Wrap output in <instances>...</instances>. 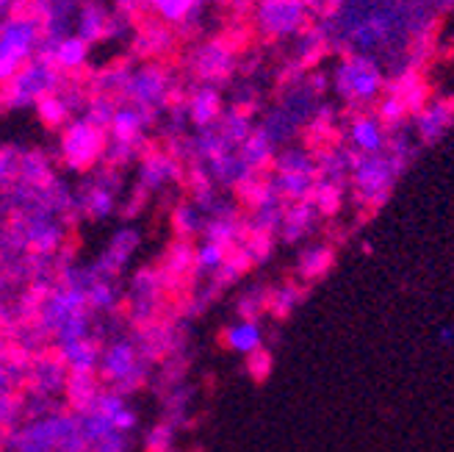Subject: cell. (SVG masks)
<instances>
[{
	"label": "cell",
	"instance_id": "603a6c76",
	"mask_svg": "<svg viewBox=\"0 0 454 452\" xmlns=\"http://www.w3.org/2000/svg\"><path fill=\"white\" fill-rule=\"evenodd\" d=\"M335 266V250L330 244H316L300 256V275L305 281H322Z\"/></svg>",
	"mask_w": 454,
	"mask_h": 452
},
{
	"label": "cell",
	"instance_id": "f546056e",
	"mask_svg": "<svg viewBox=\"0 0 454 452\" xmlns=\"http://www.w3.org/2000/svg\"><path fill=\"white\" fill-rule=\"evenodd\" d=\"M224 244H219V242H206L197 250V261L202 264V266H208V269H216V266H222L224 264Z\"/></svg>",
	"mask_w": 454,
	"mask_h": 452
},
{
	"label": "cell",
	"instance_id": "e0dca14e",
	"mask_svg": "<svg viewBox=\"0 0 454 452\" xmlns=\"http://www.w3.org/2000/svg\"><path fill=\"white\" fill-rule=\"evenodd\" d=\"M206 0H150V12L169 28H194Z\"/></svg>",
	"mask_w": 454,
	"mask_h": 452
},
{
	"label": "cell",
	"instance_id": "30bf717a",
	"mask_svg": "<svg viewBox=\"0 0 454 452\" xmlns=\"http://www.w3.org/2000/svg\"><path fill=\"white\" fill-rule=\"evenodd\" d=\"M89 44L75 36L73 31L56 39V42H42V48H39V56L44 59H51L56 70L64 75V78H78L83 70H86V64H89Z\"/></svg>",
	"mask_w": 454,
	"mask_h": 452
},
{
	"label": "cell",
	"instance_id": "ffe728a7",
	"mask_svg": "<svg viewBox=\"0 0 454 452\" xmlns=\"http://www.w3.org/2000/svg\"><path fill=\"white\" fill-rule=\"evenodd\" d=\"M316 217L319 211L313 209L310 200H300V202H291V206L283 211V222H280V231H283V239L286 242H297L302 239L313 225H316Z\"/></svg>",
	"mask_w": 454,
	"mask_h": 452
},
{
	"label": "cell",
	"instance_id": "4fadbf2b",
	"mask_svg": "<svg viewBox=\"0 0 454 452\" xmlns=\"http://www.w3.org/2000/svg\"><path fill=\"white\" fill-rule=\"evenodd\" d=\"M347 139H349V150L357 155H374L385 150V139H388V131L377 120V115H369V111H357V115L349 120L347 128Z\"/></svg>",
	"mask_w": 454,
	"mask_h": 452
},
{
	"label": "cell",
	"instance_id": "52a82bcc",
	"mask_svg": "<svg viewBox=\"0 0 454 452\" xmlns=\"http://www.w3.org/2000/svg\"><path fill=\"white\" fill-rule=\"evenodd\" d=\"M253 20L258 34L269 39H294L310 22V12L302 0H261L253 4Z\"/></svg>",
	"mask_w": 454,
	"mask_h": 452
},
{
	"label": "cell",
	"instance_id": "2e32d148",
	"mask_svg": "<svg viewBox=\"0 0 454 452\" xmlns=\"http://www.w3.org/2000/svg\"><path fill=\"white\" fill-rule=\"evenodd\" d=\"M172 44H175V31L164 26L161 20L142 22L139 34H136V53L145 56L147 61H161L164 56H169Z\"/></svg>",
	"mask_w": 454,
	"mask_h": 452
},
{
	"label": "cell",
	"instance_id": "7c38bea8",
	"mask_svg": "<svg viewBox=\"0 0 454 452\" xmlns=\"http://www.w3.org/2000/svg\"><path fill=\"white\" fill-rule=\"evenodd\" d=\"M184 111H186V120L197 128H208L219 120L222 115V106H224V98L219 92V86L214 83H194L189 92L184 95Z\"/></svg>",
	"mask_w": 454,
	"mask_h": 452
},
{
	"label": "cell",
	"instance_id": "f1b7e54d",
	"mask_svg": "<svg viewBox=\"0 0 454 452\" xmlns=\"http://www.w3.org/2000/svg\"><path fill=\"white\" fill-rule=\"evenodd\" d=\"M20 175V150L0 145V189H9Z\"/></svg>",
	"mask_w": 454,
	"mask_h": 452
},
{
	"label": "cell",
	"instance_id": "ba28073f",
	"mask_svg": "<svg viewBox=\"0 0 454 452\" xmlns=\"http://www.w3.org/2000/svg\"><path fill=\"white\" fill-rule=\"evenodd\" d=\"M239 67V53L227 39H206L192 48L186 59V73L197 83H214L219 86L227 81Z\"/></svg>",
	"mask_w": 454,
	"mask_h": 452
},
{
	"label": "cell",
	"instance_id": "8992f818",
	"mask_svg": "<svg viewBox=\"0 0 454 452\" xmlns=\"http://www.w3.org/2000/svg\"><path fill=\"white\" fill-rule=\"evenodd\" d=\"M108 142V133L98 125H92L86 117H73L61 128L59 139V155L70 170H89L95 167Z\"/></svg>",
	"mask_w": 454,
	"mask_h": 452
},
{
	"label": "cell",
	"instance_id": "d6986e66",
	"mask_svg": "<svg viewBox=\"0 0 454 452\" xmlns=\"http://www.w3.org/2000/svg\"><path fill=\"white\" fill-rule=\"evenodd\" d=\"M275 142H271L269 137H266V131L263 128H255L249 137L244 139V145L236 150L239 153V158L241 162L253 170V172H261V170H266L271 162H275Z\"/></svg>",
	"mask_w": 454,
	"mask_h": 452
},
{
	"label": "cell",
	"instance_id": "4dcf8cb0",
	"mask_svg": "<svg viewBox=\"0 0 454 452\" xmlns=\"http://www.w3.org/2000/svg\"><path fill=\"white\" fill-rule=\"evenodd\" d=\"M114 9L136 20V17L150 14V0H114Z\"/></svg>",
	"mask_w": 454,
	"mask_h": 452
},
{
	"label": "cell",
	"instance_id": "3957f363",
	"mask_svg": "<svg viewBox=\"0 0 454 452\" xmlns=\"http://www.w3.org/2000/svg\"><path fill=\"white\" fill-rule=\"evenodd\" d=\"M64 81L67 78L56 70L53 61L36 53L28 64H22L12 78L0 86V106L6 111L36 106L42 98L59 92Z\"/></svg>",
	"mask_w": 454,
	"mask_h": 452
},
{
	"label": "cell",
	"instance_id": "83f0119b",
	"mask_svg": "<svg viewBox=\"0 0 454 452\" xmlns=\"http://www.w3.org/2000/svg\"><path fill=\"white\" fill-rule=\"evenodd\" d=\"M172 225L177 234L194 236L206 222H202V211L197 206H192V202H180V206L172 211Z\"/></svg>",
	"mask_w": 454,
	"mask_h": 452
},
{
	"label": "cell",
	"instance_id": "836d02e7",
	"mask_svg": "<svg viewBox=\"0 0 454 452\" xmlns=\"http://www.w3.org/2000/svg\"><path fill=\"white\" fill-rule=\"evenodd\" d=\"M441 342H443V345H451V342H454V328L441 330Z\"/></svg>",
	"mask_w": 454,
	"mask_h": 452
},
{
	"label": "cell",
	"instance_id": "44dd1931",
	"mask_svg": "<svg viewBox=\"0 0 454 452\" xmlns=\"http://www.w3.org/2000/svg\"><path fill=\"white\" fill-rule=\"evenodd\" d=\"M20 184L26 186H34V189H42L48 186L53 180V164L51 158L44 155L42 150H26L20 153V175H17Z\"/></svg>",
	"mask_w": 454,
	"mask_h": 452
},
{
	"label": "cell",
	"instance_id": "d4e9b609",
	"mask_svg": "<svg viewBox=\"0 0 454 452\" xmlns=\"http://www.w3.org/2000/svg\"><path fill=\"white\" fill-rule=\"evenodd\" d=\"M407 117H411V111H407V106L396 95H391V92L380 95V100H377V120L385 125V131L404 128Z\"/></svg>",
	"mask_w": 454,
	"mask_h": 452
},
{
	"label": "cell",
	"instance_id": "5b68a950",
	"mask_svg": "<svg viewBox=\"0 0 454 452\" xmlns=\"http://www.w3.org/2000/svg\"><path fill=\"white\" fill-rule=\"evenodd\" d=\"M352 186H355V197L366 211H377L380 206H385V200L391 197V189L396 184V170L391 167L388 155L385 153H374V155H357L352 158Z\"/></svg>",
	"mask_w": 454,
	"mask_h": 452
},
{
	"label": "cell",
	"instance_id": "cb8c5ba5",
	"mask_svg": "<svg viewBox=\"0 0 454 452\" xmlns=\"http://www.w3.org/2000/svg\"><path fill=\"white\" fill-rule=\"evenodd\" d=\"M310 202L322 217H333L340 211V202H344V186L327 184V180H316V186L310 192Z\"/></svg>",
	"mask_w": 454,
	"mask_h": 452
},
{
	"label": "cell",
	"instance_id": "8fae6325",
	"mask_svg": "<svg viewBox=\"0 0 454 452\" xmlns=\"http://www.w3.org/2000/svg\"><path fill=\"white\" fill-rule=\"evenodd\" d=\"M413 123H416V137L421 139V145H435L454 125V98L427 100L413 115Z\"/></svg>",
	"mask_w": 454,
	"mask_h": 452
},
{
	"label": "cell",
	"instance_id": "ac0fdd59",
	"mask_svg": "<svg viewBox=\"0 0 454 452\" xmlns=\"http://www.w3.org/2000/svg\"><path fill=\"white\" fill-rule=\"evenodd\" d=\"M211 128L216 131V137L222 139V145H224L227 150H239V147L244 145V139L249 137V133L255 131L253 115H247V111H241V108H236V106L224 108L222 115H219V120H216Z\"/></svg>",
	"mask_w": 454,
	"mask_h": 452
},
{
	"label": "cell",
	"instance_id": "1f68e13d",
	"mask_svg": "<svg viewBox=\"0 0 454 452\" xmlns=\"http://www.w3.org/2000/svg\"><path fill=\"white\" fill-rule=\"evenodd\" d=\"M253 364H255V377H263L266 372H269V364H271V358L266 355V353H261V350H255V355H253Z\"/></svg>",
	"mask_w": 454,
	"mask_h": 452
},
{
	"label": "cell",
	"instance_id": "4316f807",
	"mask_svg": "<svg viewBox=\"0 0 454 452\" xmlns=\"http://www.w3.org/2000/svg\"><path fill=\"white\" fill-rule=\"evenodd\" d=\"M227 342H231L233 350H241V353H255L258 345H261V328L253 322V320H247L236 328L227 330Z\"/></svg>",
	"mask_w": 454,
	"mask_h": 452
},
{
	"label": "cell",
	"instance_id": "6da1fadb",
	"mask_svg": "<svg viewBox=\"0 0 454 452\" xmlns=\"http://www.w3.org/2000/svg\"><path fill=\"white\" fill-rule=\"evenodd\" d=\"M180 78L169 70L164 61H145L139 67H130L128 83L122 89V100L142 106L150 115H161L172 103L184 100V89Z\"/></svg>",
	"mask_w": 454,
	"mask_h": 452
},
{
	"label": "cell",
	"instance_id": "d6a6232c",
	"mask_svg": "<svg viewBox=\"0 0 454 452\" xmlns=\"http://www.w3.org/2000/svg\"><path fill=\"white\" fill-rule=\"evenodd\" d=\"M302 4L308 6L310 14H319V17H325L327 9H330V0H302Z\"/></svg>",
	"mask_w": 454,
	"mask_h": 452
},
{
	"label": "cell",
	"instance_id": "7402d4cb",
	"mask_svg": "<svg viewBox=\"0 0 454 452\" xmlns=\"http://www.w3.org/2000/svg\"><path fill=\"white\" fill-rule=\"evenodd\" d=\"M128 73H130V67L111 64V67H106V70L89 75V81H86L89 89H86V92L89 95H108V98L122 100V89L128 83Z\"/></svg>",
	"mask_w": 454,
	"mask_h": 452
},
{
	"label": "cell",
	"instance_id": "277c9868",
	"mask_svg": "<svg viewBox=\"0 0 454 452\" xmlns=\"http://www.w3.org/2000/svg\"><path fill=\"white\" fill-rule=\"evenodd\" d=\"M42 20L34 12H20L0 20V86H4L22 64H28L42 48Z\"/></svg>",
	"mask_w": 454,
	"mask_h": 452
},
{
	"label": "cell",
	"instance_id": "9c48e42d",
	"mask_svg": "<svg viewBox=\"0 0 454 452\" xmlns=\"http://www.w3.org/2000/svg\"><path fill=\"white\" fill-rule=\"evenodd\" d=\"M153 120L155 117L150 115V111H145L142 106L120 100L117 108H114V117H111L106 133H108L111 142H122V145H130V147H139L145 142V133L150 131Z\"/></svg>",
	"mask_w": 454,
	"mask_h": 452
},
{
	"label": "cell",
	"instance_id": "7a4b0ae2",
	"mask_svg": "<svg viewBox=\"0 0 454 452\" xmlns=\"http://www.w3.org/2000/svg\"><path fill=\"white\" fill-rule=\"evenodd\" d=\"M333 89L340 100H347V106L363 111L385 92V73L374 56L347 53L333 73Z\"/></svg>",
	"mask_w": 454,
	"mask_h": 452
},
{
	"label": "cell",
	"instance_id": "9a60e30c",
	"mask_svg": "<svg viewBox=\"0 0 454 452\" xmlns=\"http://www.w3.org/2000/svg\"><path fill=\"white\" fill-rule=\"evenodd\" d=\"M184 175V167H180L177 155L172 153H164V150H155V153H147L142 158V167H139V180H142V189H164L169 184Z\"/></svg>",
	"mask_w": 454,
	"mask_h": 452
},
{
	"label": "cell",
	"instance_id": "484cf974",
	"mask_svg": "<svg viewBox=\"0 0 454 452\" xmlns=\"http://www.w3.org/2000/svg\"><path fill=\"white\" fill-rule=\"evenodd\" d=\"M117 103H120L117 98H108V95H89L81 117H86L92 125H98V128L106 131L108 123H111V117H114V108H117Z\"/></svg>",
	"mask_w": 454,
	"mask_h": 452
},
{
	"label": "cell",
	"instance_id": "5bb4252c",
	"mask_svg": "<svg viewBox=\"0 0 454 452\" xmlns=\"http://www.w3.org/2000/svg\"><path fill=\"white\" fill-rule=\"evenodd\" d=\"M108 20H111V9L106 6V0H83L73 17V34L92 48V44L106 39Z\"/></svg>",
	"mask_w": 454,
	"mask_h": 452
}]
</instances>
